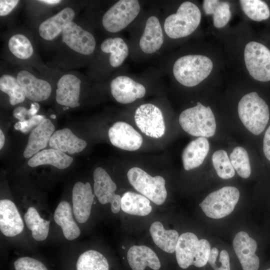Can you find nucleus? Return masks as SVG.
<instances>
[{
	"instance_id": "obj_1",
	"label": "nucleus",
	"mask_w": 270,
	"mask_h": 270,
	"mask_svg": "<svg viewBox=\"0 0 270 270\" xmlns=\"http://www.w3.org/2000/svg\"><path fill=\"white\" fill-rule=\"evenodd\" d=\"M211 250L210 242L205 239L198 240L190 232L180 236L176 248V256L180 268L186 269L191 266L202 268L207 265Z\"/></svg>"
},
{
	"instance_id": "obj_2",
	"label": "nucleus",
	"mask_w": 270,
	"mask_h": 270,
	"mask_svg": "<svg viewBox=\"0 0 270 270\" xmlns=\"http://www.w3.org/2000/svg\"><path fill=\"white\" fill-rule=\"evenodd\" d=\"M213 67L212 61L200 54H188L178 58L172 68L175 79L182 85L194 86L206 79Z\"/></svg>"
},
{
	"instance_id": "obj_3",
	"label": "nucleus",
	"mask_w": 270,
	"mask_h": 270,
	"mask_svg": "<svg viewBox=\"0 0 270 270\" xmlns=\"http://www.w3.org/2000/svg\"><path fill=\"white\" fill-rule=\"evenodd\" d=\"M200 20L201 12L198 6L192 2L186 1L179 6L176 13L166 17L162 28L170 38H182L195 31Z\"/></svg>"
},
{
	"instance_id": "obj_4",
	"label": "nucleus",
	"mask_w": 270,
	"mask_h": 270,
	"mask_svg": "<svg viewBox=\"0 0 270 270\" xmlns=\"http://www.w3.org/2000/svg\"><path fill=\"white\" fill-rule=\"evenodd\" d=\"M238 114L244 126L255 135L260 134L268 122V107L256 92L245 94L238 104Z\"/></svg>"
},
{
	"instance_id": "obj_5",
	"label": "nucleus",
	"mask_w": 270,
	"mask_h": 270,
	"mask_svg": "<svg viewBox=\"0 0 270 270\" xmlns=\"http://www.w3.org/2000/svg\"><path fill=\"white\" fill-rule=\"evenodd\" d=\"M178 120L184 130L192 136L210 138L216 133V125L214 114L209 106H206L200 102L183 110Z\"/></svg>"
},
{
	"instance_id": "obj_6",
	"label": "nucleus",
	"mask_w": 270,
	"mask_h": 270,
	"mask_svg": "<svg viewBox=\"0 0 270 270\" xmlns=\"http://www.w3.org/2000/svg\"><path fill=\"white\" fill-rule=\"evenodd\" d=\"M140 4L138 0H120L103 14L102 24L108 32L118 33L128 26L138 16Z\"/></svg>"
},
{
	"instance_id": "obj_7",
	"label": "nucleus",
	"mask_w": 270,
	"mask_h": 270,
	"mask_svg": "<svg viewBox=\"0 0 270 270\" xmlns=\"http://www.w3.org/2000/svg\"><path fill=\"white\" fill-rule=\"evenodd\" d=\"M240 196V192L236 187L224 186L208 194L200 204V206L207 216L221 218L234 210Z\"/></svg>"
},
{
	"instance_id": "obj_8",
	"label": "nucleus",
	"mask_w": 270,
	"mask_h": 270,
	"mask_svg": "<svg viewBox=\"0 0 270 270\" xmlns=\"http://www.w3.org/2000/svg\"><path fill=\"white\" fill-rule=\"evenodd\" d=\"M134 188L157 205L162 204L167 196L166 182L161 176H152L142 169L134 167L127 173Z\"/></svg>"
},
{
	"instance_id": "obj_9",
	"label": "nucleus",
	"mask_w": 270,
	"mask_h": 270,
	"mask_svg": "<svg viewBox=\"0 0 270 270\" xmlns=\"http://www.w3.org/2000/svg\"><path fill=\"white\" fill-rule=\"evenodd\" d=\"M246 68L250 75L260 82L270 80V50L256 42L248 43L244 50Z\"/></svg>"
},
{
	"instance_id": "obj_10",
	"label": "nucleus",
	"mask_w": 270,
	"mask_h": 270,
	"mask_svg": "<svg viewBox=\"0 0 270 270\" xmlns=\"http://www.w3.org/2000/svg\"><path fill=\"white\" fill-rule=\"evenodd\" d=\"M62 40L70 49L83 56H90L96 50L94 34L74 21L68 23L61 34Z\"/></svg>"
},
{
	"instance_id": "obj_11",
	"label": "nucleus",
	"mask_w": 270,
	"mask_h": 270,
	"mask_svg": "<svg viewBox=\"0 0 270 270\" xmlns=\"http://www.w3.org/2000/svg\"><path fill=\"white\" fill-rule=\"evenodd\" d=\"M134 120L140 131L153 138L162 137L165 132L164 116L160 109L152 104H144L136 110Z\"/></svg>"
},
{
	"instance_id": "obj_12",
	"label": "nucleus",
	"mask_w": 270,
	"mask_h": 270,
	"mask_svg": "<svg viewBox=\"0 0 270 270\" xmlns=\"http://www.w3.org/2000/svg\"><path fill=\"white\" fill-rule=\"evenodd\" d=\"M94 194L99 202L104 204H110L112 212H118L121 208L122 197L115 194L116 186L110 175L102 168H96L93 174Z\"/></svg>"
},
{
	"instance_id": "obj_13",
	"label": "nucleus",
	"mask_w": 270,
	"mask_h": 270,
	"mask_svg": "<svg viewBox=\"0 0 270 270\" xmlns=\"http://www.w3.org/2000/svg\"><path fill=\"white\" fill-rule=\"evenodd\" d=\"M233 248L242 270H260V259L256 254L258 244L245 232L235 236Z\"/></svg>"
},
{
	"instance_id": "obj_14",
	"label": "nucleus",
	"mask_w": 270,
	"mask_h": 270,
	"mask_svg": "<svg viewBox=\"0 0 270 270\" xmlns=\"http://www.w3.org/2000/svg\"><path fill=\"white\" fill-rule=\"evenodd\" d=\"M111 94L116 100L128 104L142 98L146 94V88L141 83L126 75H118L110 83Z\"/></svg>"
},
{
	"instance_id": "obj_15",
	"label": "nucleus",
	"mask_w": 270,
	"mask_h": 270,
	"mask_svg": "<svg viewBox=\"0 0 270 270\" xmlns=\"http://www.w3.org/2000/svg\"><path fill=\"white\" fill-rule=\"evenodd\" d=\"M108 134L112 145L126 150H138L143 142L142 136L132 126L124 122H115L109 128Z\"/></svg>"
},
{
	"instance_id": "obj_16",
	"label": "nucleus",
	"mask_w": 270,
	"mask_h": 270,
	"mask_svg": "<svg viewBox=\"0 0 270 270\" xmlns=\"http://www.w3.org/2000/svg\"><path fill=\"white\" fill-rule=\"evenodd\" d=\"M82 80L76 75L66 73L57 82L56 100L57 103L66 108L79 106Z\"/></svg>"
},
{
	"instance_id": "obj_17",
	"label": "nucleus",
	"mask_w": 270,
	"mask_h": 270,
	"mask_svg": "<svg viewBox=\"0 0 270 270\" xmlns=\"http://www.w3.org/2000/svg\"><path fill=\"white\" fill-rule=\"evenodd\" d=\"M16 78L28 99L38 102L45 100L50 96L52 89L48 81L36 77L26 70L18 71Z\"/></svg>"
},
{
	"instance_id": "obj_18",
	"label": "nucleus",
	"mask_w": 270,
	"mask_h": 270,
	"mask_svg": "<svg viewBox=\"0 0 270 270\" xmlns=\"http://www.w3.org/2000/svg\"><path fill=\"white\" fill-rule=\"evenodd\" d=\"M164 42V30L160 22L156 16L151 15L146 21L139 40V48L143 53L151 54L158 52Z\"/></svg>"
},
{
	"instance_id": "obj_19",
	"label": "nucleus",
	"mask_w": 270,
	"mask_h": 270,
	"mask_svg": "<svg viewBox=\"0 0 270 270\" xmlns=\"http://www.w3.org/2000/svg\"><path fill=\"white\" fill-rule=\"evenodd\" d=\"M75 16L76 12L73 8H64L40 24L38 28L40 36L46 41L54 40L61 34L68 23L74 21Z\"/></svg>"
},
{
	"instance_id": "obj_20",
	"label": "nucleus",
	"mask_w": 270,
	"mask_h": 270,
	"mask_svg": "<svg viewBox=\"0 0 270 270\" xmlns=\"http://www.w3.org/2000/svg\"><path fill=\"white\" fill-rule=\"evenodd\" d=\"M94 195L88 182H78L75 184L72 192L73 212L76 221L82 224L86 222L90 214Z\"/></svg>"
},
{
	"instance_id": "obj_21",
	"label": "nucleus",
	"mask_w": 270,
	"mask_h": 270,
	"mask_svg": "<svg viewBox=\"0 0 270 270\" xmlns=\"http://www.w3.org/2000/svg\"><path fill=\"white\" fill-rule=\"evenodd\" d=\"M24 224L15 204L8 199L0 201V230L6 236L12 237L21 233Z\"/></svg>"
},
{
	"instance_id": "obj_22",
	"label": "nucleus",
	"mask_w": 270,
	"mask_h": 270,
	"mask_svg": "<svg viewBox=\"0 0 270 270\" xmlns=\"http://www.w3.org/2000/svg\"><path fill=\"white\" fill-rule=\"evenodd\" d=\"M54 126L51 120L44 118L32 130L28 137V142L24 152V156L30 158L45 148L54 132Z\"/></svg>"
},
{
	"instance_id": "obj_23",
	"label": "nucleus",
	"mask_w": 270,
	"mask_h": 270,
	"mask_svg": "<svg viewBox=\"0 0 270 270\" xmlns=\"http://www.w3.org/2000/svg\"><path fill=\"white\" fill-rule=\"evenodd\" d=\"M128 264L132 270H144L148 266L153 270H158L160 262L156 254L145 246H133L127 253Z\"/></svg>"
},
{
	"instance_id": "obj_24",
	"label": "nucleus",
	"mask_w": 270,
	"mask_h": 270,
	"mask_svg": "<svg viewBox=\"0 0 270 270\" xmlns=\"http://www.w3.org/2000/svg\"><path fill=\"white\" fill-rule=\"evenodd\" d=\"M49 145L52 148L74 154L83 150L87 144L84 140L77 137L70 129L64 128L54 132Z\"/></svg>"
},
{
	"instance_id": "obj_25",
	"label": "nucleus",
	"mask_w": 270,
	"mask_h": 270,
	"mask_svg": "<svg viewBox=\"0 0 270 270\" xmlns=\"http://www.w3.org/2000/svg\"><path fill=\"white\" fill-rule=\"evenodd\" d=\"M209 150L210 144L206 138L198 137L191 141L182 152V158L184 170H190L200 166Z\"/></svg>"
},
{
	"instance_id": "obj_26",
	"label": "nucleus",
	"mask_w": 270,
	"mask_h": 270,
	"mask_svg": "<svg viewBox=\"0 0 270 270\" xmlns=\"http://www.w3.org/2000/svg\"><path fill=\"white\" fill-rule=\"evenodd\" d=\"M54 218L55 222L61 227L66 239L72 240L80 236V229L74 220L72 209L68 202L62 201L59 203L54 212Z\"/></svg>"
},
{
	"instance_id": "obj_27",
	"label": "nucleus",
	"mask_w": 270,
	"mask_h": 270,
	"mask_svg": "<svg viewBox=\"0 0 270 270\" xmlns=\"http://www.w3.org/2000/svg\"><path fill=\"white\" fill-rule=\"evenodd\" d=\"M100 48L102 52L109 54V64L113 68L121 66L129 54L127 44L118 36L104 39L100 44Z\"/></svg>"
},
{
	"instance_id": "obj_28",
	"label": "nucleus",
	"mask_w": 270,
	"mask_h": 270,
	"mask_svg": "<svg viewBox=\"0 0 270 270\" xmlns=\"http://www.w3.org/2000/svg\"><path fill=\"white\" fill-rule=\"evenodd\" d=\"M73 158L59 150L54 148L44 150L32 156L28 161V165L35 167L43 164H50L59 169L68 168Z\"/></svg>"
},
{
	"instance_id": "obj_29",
	"label": "nucleus",
	"mask_w": 270,
	"mask_h": 270,
	"mask_svg": "<svg viewBox=\"0 0 270 270\" xmlns=\"http://www.w3.org/2000/svg\"><path fill=\"white\" fill-rule=\"evenodd\" d=\"M150 232L154 244L161 250L170 254L175 252L180 236L177 231L166 230L160 222L156 221L151 224Z\"/></svg>"
},
{
	"instance_id": "obj_30",
	"label": "nucleus",
	"mask_w": 270,
	"mask_h": 270,
	"mask_svg": "<svg viewBox=\"0 0 270 270\" xmlns=\"http://www.w3.org/2000/svg\"><path fill=\"white\" fill-rule=\"evenodd\" d=\"M121 209L130 214L145 216L152 212V208L150 200L144 196L127 192L122 197Z\"/></svg>"
},
{
	"instance_id": "obj_31",
	"label": "nucleus",
	"mask_w": 270,
	"mask_h": 270,
	"mask_svg": "<svg viewBox=\"0 0 270 270\" xmlns=\"http://www.w3.org/2000/svg\"><path fill=\"white\" fill-rule=\"evenodd\" d=\"M203 9L206 14H212L214 26L216 28L224 26L231 17L230 5L228 2L218 0H204Z\"/></svg>"
},
{
	"instance_id": "obj_32",
	"label": "nucleus",
	"mask_w": 270,
	"mask_h": 270,
	"mask_svg": "<svg viewBox=\"0 0 270 270\" xmlns=\"http://www.w3.org/2000/svg\"><path fill=\"white\" fill-rule=\"evenodd\" d=\"M27 228L32 231V238L37 241L46 240L48 236L50 222L41 218L36 208L30 207L24 216Z\"/></svg>"
},
{
	"instance_id": "obj_33",
	"label": "nucleus",
	"mask_w": 270,
	"mask_h": 270,
	"mask_svg": "<svg viewBox=\"0 0 270 270\" xmlns=\"http://www.w3.org/2000/svg\"><path fill=\"white\" fill-rule=\"evenodd\" d=\"M8 47L10 52L20 60H28L34 54V48L32 41L26 35L22 33L11 36L8 40Z\"/></svg>"
},
{
	"instance_id": "obj_34",
	"label": "nucleus",
	"mask_w": 270,
	"mask_h": 270,
	"mask_svg": "<svg viewBox=\"0 0 270 270\" xmlns=\"http://www.w3.org/2000/svg\"><path fill=\"white\" fill-rule=\"evenodd\" d=\"M0 90L8 96L10 103L12 106L23 102L26 98L16 78L10 74H6L0 76Z\"/></svg>"
},
{
	"instance_id": "obj_35",
	"label": "nucleus",
	"mask_w": 270,
	"mask_h": 270,
	"mask_svg": "<svg viewBox=\"0 0 270 270\" xmlns=\"http://www.w3.org/2000/svg\"><path fill=\"white\" fill-rule=\"evenodd\" d=\"M76 270H109L106 258L100 252L88 250L78 257Z\"/></svg>"
},
{
	"instance_id": "obj_36",
	"label": "nucleus",
	"mask_w": 270,
	"mask_h": 270,
	"mask_svg": "<svg viewBox=\"0 0 270 270\" xmlns=\"http://www.w3.org/2000/svg\"><path fill=\"white\" fill-rule=\"evenodd\" d=\"M240 4L244 14L253 20L260 22L270 16L268 4L260 0H240Z\"/></svg>"
},
{
	"instance_id": "obj_37",
	"label": "nucleus",
	"mask_w": 270,
	"mask_h": 270,
	"mask_svg": "<svg viewBox=\"0 0 270 270\" xmlns=\"http://www.w3.org/2000/svg\"><path fill=\"white\" fill-rule=\"evenodd\" d=\"M231 163L238 174L244 178L251 174V168L248 154L242 146L236 147L230 156Z\"/></svg>"
},
{
	"instance_id": "obj_38",
	"label": "nucleus",
	"mask_w": 270,
	"mask_h": 270,
	"mask_svg": "<svg viewBox=\"0 0 270 270\" xmlns=\"http://www.w3.org/2000/svg\"><path fill=\"white\" fill-rule=\"evenodd\" d=\"M212 162L217 174L221 178L228 179L234 176L235 170L226 150L216 151L212 156Z\"/></svg>"
},
{
	"instance_id": "obj_39",
	"label": "nucleus",
	"mask_w": 270,
	"mask_h": 270,
	"mask_svg": "<svg viewBox=\"0 0 270 270\" xmlns=\"http://www.w3.org/2000/svg\"><path fill=\"white\" fill-rule=\"evenodd\" d=\"M208 264L212 270H231L230 260L228 252L222 250L219 254L218 249H211Z\"/></svg>"
},
{
	"instance_id": "obj_40",
	"label": "nucleus",
	"mask_w": 270,
	"mask_h": 270,
	"mask_svg": "<svg viewBox=\"0 0 270 270\" xmlns=\"http://www.w3.org/2000/svg\"><path fill=\"white\" fill-rule=\"evenodd\" d=\"M14 266L16 270H48L40 262L27 256L16 260L14 262Z\"/></svg>"
},
{
	"instance_id": "obj_41",
	"label": "nucleus",
	"mask_w": 270,
	"mask_h": 270,
	"mask_svg": "<svg viewBox=\"0 0 270 270\" xmlns=\"http://www.w3.org/2000/svg\"><path fill=\"white\" fill-rule=\"evenodd\" d=\"M45 118L42 115L36 114L28 120L23 122H18L14 126L16 130L22 133L26 134L36 127Z\"/></svg>"
},
{
	"instance_id": "obj_42",
	"label": "nucleus",
	"mask_w": 270,
	"mask_h": 270,
	"mask_svg": "<svg viewBox=\"0 0 270 270\" xmlns=\"http://www.w3.org/2000/svg\"><path fill=\"white\" fill-rule=\"evenodd\" d=\"M20 2L18 0H0V16L4 17L8 15L16 7Z\"/></svg>"
},
{
	"instance_id": "obj_43",
	"label": "nucleus",
	"mask_w": 270,
	"mask_h": 270,
	"mask_svg": "<svg viewBox=\"0 0 270 270\" xmlns=\"http://www.w3.org/2000/svg\"><path fill=\"white\" fill-rule=\"evenodd\" d=\"M263 151L266 158L270 161V126L266 130L264 137Z\"/></svg>"
},
{
	"instance_id": "obj_44",
	"label": "nucleus",
	"mask_w": 270,
	"mask_h": 270,
	"mask_svg": "<svg viewBox=\"0 0 270 270\" xmlns=\"http://www.w3.org/2000/svg\"><path fill=\"white\" fill-rule=\"evenodd\" d=\"M28 110L24 106H18L13 111L14 116L18 119L20 122H23L26 120V116H28Z\"/></svg>"
},
{
	"instance_id": "obj_45",
	"label": "nucleus",
	"mask_w": 270,
	"mask_h": 270,
	"mask_svg": "<svg viewBox=\"0 0 270 270\" xmlns=\"http://www.w3.org/2000/svg\"><path fill=\"white\" fill-rule=\"evenodd\" d=\"M40 106L36 102H34L31 104L30 108L28 110V116L32 117L36 115L39 110Z\"/></svg>"
},
{
	"instance_id": "obj_46",
	"label": "nucleus",
	"mask_w": 270,
	"mask_h": 270,
	"mask_svg": "<svg viewBox=\"0 0 270 270\" xmlns=\"http://www.w3.org/2000/svg\"><path fill=\"white\" fill-rule=\"evenodd\" d=\"M40 2H42V4H44L48 5H56L62 2V0H38V1Z\"/></svg>"
},
{
	"instance_id": "obj_47",
	"label": "nucleus",
	"mask_w": 270,
	"mask_h": 270,
	"mask_svg": "<svg viewBox=\"0 0 270 270\" xmlns=\"http://www.w3.org/2000/svg\"><path fill=\"white\" fill-rule=\"evenodd\" d=\"M5 142V137L4 135L2 130H0V149L1 150Z\"/></svg>"
},
{
	"instance_id": "obj_48",
	"label": "nucleus",
	"mask_w": 270,
	"mask_h": 270,
	"mask_svg": "<svg viewBox=\"0 0 270 270\" xmlns=\"http://www.w3.org/2000/svg\"><path fill=\"white\" fill-rule=\"evenodd\" d=\"M262 270H270V264H268L266 266L264 267Z\"/></svg>"
}]
</instances>
